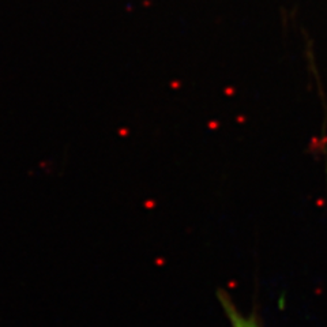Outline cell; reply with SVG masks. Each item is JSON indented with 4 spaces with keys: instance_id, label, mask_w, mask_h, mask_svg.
I'll use <instances>...</instances> for the list:
<instances>
[{
    "instance_id": "cell-1",
    "label": "cell",
    "mask_w": 327,
    "mask_h": 327,
    "mask_svg": "<svg viewBox=\"0 0 327 327\" xmlns=\"http://www.w3.org/2000/svg\"><path fill=\"white\" fill-rule=\"evenodd\" d=\"M217 299L221 304L222 311H224L230 327H264L256 308L248 314H244L242 310H239L237 304L234 303L230 293L226 292L225 289H218Z\"/></svg>"
}]
</instances>
